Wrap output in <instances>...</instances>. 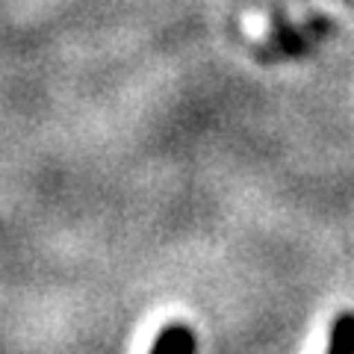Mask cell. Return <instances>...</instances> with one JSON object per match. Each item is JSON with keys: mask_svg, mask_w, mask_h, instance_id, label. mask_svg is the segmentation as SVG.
Returning <instances> with one entry per match:
<instances>
[{"mask_svg": "<svg viewBox=\"0 0 354 354\" xmlns=\"http://www.w3.org/2000/svg\"><path fill=\"white\" fill-rule=\"evenodd\" d=\"M198 339L192 334V328L186 325H165L157 339H153L151 351H195Z\"/></svg>", "mask_w": 354, "mask_h": 354, "instance_id": "cell-1", "label": "cell"}, {"mask_svg": "<svg viewBox=\"0 0 354 354\" xmlns=\"http://www.w3.org/2000/svg\"><path fill=\"white\" fill-rule=\"evenodd\" d=\"M328 351H334V354L354 351V313H342L334 319L330 334H328Z\"/></svg>", "mask_w": 354, "mask_h": 354, "instance_id": "cell-2", "label": "cell"}]
</instances>
